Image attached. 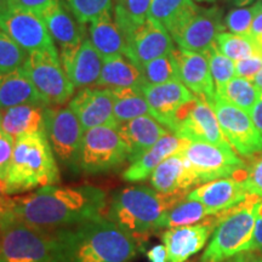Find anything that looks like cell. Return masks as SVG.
<instances>
[{"mask_svg": "<svg viewBox=\"0 0 262 262\" xmlns=\"http://www.w3.org/2000/svg\"><path fill=\"white\" fill-rule=\"evenodd\" d=\"M147 85L142 68L126 55L103 58V67L96 86L104 89L141 88Z\"/></svg>", "mask_w": 262, "mask_h": 262, "instance_id": "obj_28", "label": "cell"}, {"mask_svg": "<svg viewBox=\"0 0 262 262\" xmlns=\"http://www.w3.org/2000/svg\"><path fill=\"white\" fill-rule=\"evenodd\" d=\"M125 40L126 56L136 62L141 68L149 61L171 54L175 49L168 29L150 17L136 26L126 35Z\"/></svg>", "mask_w": 262, "mask_h": 262, "instance_id": "obj_15", "label": "cell"}, {"mask_svg": "<svg viewBox=\"0 0 262 262\" xmlns=\"http://www.w3.org/2000/svg\"><path fill=\"white\" fill-rule=\"evenodd\" d=\"M66 4L81 26L90 25L104 16L114 15L112 0H66Z\"/></svg>", "mask_w": 262, "mask_h": 262, "instance_id": "obj_36", "label": "cell"}, {"mask_svg": "<svg viewBox=\"0 0 262 262\" xmlns=\"http://www.w3.org/2000/svg\"><path fill=\"white\" fill-rule=\"evenodd\" d=\"M189 141L180 139L176 135L166 134L152 148H149L139 160L131 163L123 172V179L127 182H139L146 180L164 160L173 155L181 153Z\"/></svg>", "mask_w": 262, "mask_h": 262, "instance_id": "obj_25", "label": "cell"}, {"mask_svg": "<svg viewBox=\"0 0 262 262\" xmlns=\"http://www.w3.org/2000/svg\"><path fill=\"white\" fill-rule=\"evenodd\" d=\"M51 38L57 42L61 52L77 49L85 39L84 27L75 19L66 4V0H56L40 12Z\"/></svg>", "mask_w": 262, "mask_h": 262, "instance_id": "obj_23", "label": "cell"}, {"mask_svg": "<svg viewBox=\"0 0 262 262\" xmlns=\"http://www.w3.org/2000/svg\"><path fill=\"white\" fill-rule=\"evenodd\" d=\"M117 130L126 145L129 152L127 160L130 164L139 160L163 136L169 134L162 124L149 116H142L129 122L119 123Z\"/></svg>", "mask_w": 262, "mask_h": 262, "instance_id": "obj_24", "label": "cell"}, {"mask_svg": "<svg viewBox=\"0 0 262 262\" xmlns=\"http://www.w3.org/2000/svg\"><path fill=\"white\" fill-rule=\"evenodd\" d=\"M129 158L126 145L117 127L97 126L84 134L79 170L89 175L112 171Z\"/></svg>", "mask_w": 262, "mask_h": 262, "instance_id": "obj_9", "label": "cell"}, {"mask_svg": "<svg viewBox=\"0 0 262 262\" xmlns=\"http://www.w3.org/2000/svg\"><path fill=\"white\" fill-rule=\"evenodd\" d=\"M106 202V192L94 186L54 185L12 196L11 211L29 225L57 229L102 217Z\"/></svg>", "mask_w": 262, "mask_h": 262, "instance_id": "obj_1", "label": "cell"}, {"mask_svg": "<svg viewBox=\"0 0 262 262\" xmlns=\"http://www.w3.org/2000/svg\"><path fill=\"white\" fill-rule=\"evenodd\" d=\"M152 0H116L114 21L122 31L124 38L136 26L148 18L149 6Z\"/></svg>", "mask_w": 262, "mask_h": 262, "instance_id": "obj_33", "label": "cell"}, {"mask_svg": "<svg viewBox=\"0 0 262 262\" xmlns=\"http://www.w3.org/2000/svg\"><path fill=\"white\" fill-rule=\"evenodd\" d=\"M22 70L49 107L62 106L74 95V85L62 67L57 50L28 54Z\"/></svg>", "mask_w": 262, "mask_h": 262, "instance_id": "obj_8", "label": "cell"}, {"mask_svg": "<svg viewBox=\"0 0 262 262\" xmlns=\"http://www.w3.org/2000/svg\"><path fill=\"white\" fill-rule=\"evenodd\" d=\"M48 107L22 104L3 111L0 127L15 140L32 134H47Z\"/></svg>", "mask_w": 262, "mask_h": 262, "instance_id": "obj_27", "label": "cell"}, {"mask_svg": "<svg viewBox=\"0 0 262 262\" xmlns=\"http://www.w3.org/2000/svg\"><path fill=\"white\" fill-rule=\"evenodd\" d=\"M150 185L163 194H188L193 187L201 183L187 159L182 153H178L157 166L150 175Z\"/></svg>", "mask_w": 262, "mask_h": 262, "instance_id": "obj_22", "label": "cell"}, {"mask_svg": "<svg viewBox=\"0 0 262 262\" xmlns=\"http://www.w3.org/2000/svg\"><path fill=\"white\" fill-rule=\"evenodd\" d=\"M247 163L244 186L250 195L262 199V152L250 157Z\"/></svg>", "mask_w": 262, "mask_h": 262, "instance_id": "obj_41", "label": "cell"}, {"mask_svg": "<svg viewBox=\"0 0 262 262\" xmlns=\"http://www.w3.org/2000/svg\"><path fill=\"white\" fill-rule=\"evenodd\" d=\"M215 95L250 114L255 104L261 98V90H258L251 80L234 77L221 93Z\"/></svg>", "mask_w": 262, "mask_h": 262, "instance_id": "obj_34", "label": "cell"}, {"mask_svg": "<svg viewBox=\"0 0 262 262\" xmlns=\"http://www.w3.org/2000/svg\"><path fill=\"white\" fill-rule=\"evenodd\" d=\"M2 113L3 112H2V111H0V120H2Z\"/></svg>", "mask_w": 262, "mask_h": 262, "instance_id": "obj_55", "label": "cell"}, {"mask_svg": "<svg viewBox=\"0 0 262 262\" xmlns=\"http://www.w3.org/2000/svg\"><path fill=\"white\" fill-rule=\"evenodd\" d=\"M201 185L215 180L233 178L247 169V162L239 158L232 147L205 142H188L182 150Z\"/></svg>", "mask_w": 262, "mask_h": 262, "instance_id": "obj_10", "label": "cell"}, {"mask_svg": "<svg viewBox=\"0 0 262 262\" xmlns=\"http://www.w3.org/2000/svg\"><path fill=\"white\" fill-rule=\"evenodd\" d=\"M222 262H262V255L257 251L244 250Z\"/></svg>", "mask_w": 262, "mask_h": 262, "instance_id": "obj_46", "label": "cell"}, {"mask_svg": "<svg viewBox=\"0 0 262 262\" xmlns=\"http://www.w3.org/2000/svg\"><path fill=\"white\" fill-rule=\"evenodd\" d=\"M251 81H253L254 85L257 88L258 90L262 91V70H261L260 72H258V73H257L256 75H255L254 79L251 80Z\"/></svg>", "mask_w": 262, "mask_h": 262, "instance_id": "obj_52", "label": "cell"}, {"mask_svg": "<svg viewBox=\"0 0 262 262\" xmlns=\"http://www.w3.org/2000/svg\"><path fill=\"white\" fill-rule=\"evenodd\" d=\"M62 67L75 89L96 85L103 67L101 56L90 39L85 38L77 49L60 52Z\"/></svg>", "mask_w": 262, "mask_h": 262, "instance_id": "obj_20", "label": "cell"}, {"mask_svg": "<svg viewBox=\"0 0 262 262\" xmlns=\"http://www.w3.org/2000/svg\"><path fill=\"white\" fill-rule=\"evenodd\" d=\"M0 29L17 42L27 54L57 50L39 12L9 6L0 14Z\"/></svg>", "mask_w": 262, "mask_h": 262, "instance_id": "obj_14", "label": "cell"}, {"mask_svg": "<svg viewBox=\"0 0 262 262\" xmlns=\"http://www.w3.org/2000/svg\"><path fill=\"white\" fill-rule=\"evenodd\" d=\"M262 10V0H257L249 8H238L231 10L224 18L225 27L235 34H249L251 22L255 16Z\"/></svg>", "mask_w": 262, "mask_h": 262, "instance_id": "obj_39", "label": "cell"}, {"mask_svg": "<svg viewBox=\"0 0 262 262\" xmlns=\"http://www.w3.org/2000/svg\"><path fill=\"white\" fill-rule=\"evenodd\" d=\"M216 118L226 140L239 156L250 158L262 152V134L245 111L215 95L212 101Z\"/></svg>", "mask_w": 262, "mask_h": 262, "instance_id": "obj_13", "label": "cell"}, {"mask_svg": "<svg viewBox=\"0 0 262 262\" xmlns=\"http://www.w3.org/2000/svg\"><path fill=\"white\" fill-rule=\"evenodd\" d=\"M215 214L217 212H214L211 209L206 208L201 202L185 198L173 205L171 209H169L162 221V228H173L202 224Z\"/></svg>", "mask_w": 262, "mask_h": 262, "instance_id": "obj_31", "label": "cell"}, {"mask_svg": "<svg viewBox=\"0 0 262 262\" xmlns=\"http://www.w3.org/2000/svg\"><path fill=\"white\" fill-rule=\"evenodd\" d=\"M142 90L152 110L153 118L169 130H171L179 111L195 97V95L181 81H169L156 85L147 84Z\"/></svg>", "mask_w": 262, "mask_h": 262, "instance_id": "obj_19", "label": "cell"}, {"mask_svg": "<svg viewBox=\"0 0 262 262\" xmlns=\"http://www.w3.org/2000/svg\"><path fill=\"white\" fill-rule=\"evenodd\" d=\"M22 104L49 107L22 67L6 72L0 71V111L3 112Z\"/></svg>", "mask_w": 262, "mask_h": 262, "instance_id": "obj_26", "label": "cell"}, {"mask_svg": "<svg viewBox=\"0 0 262 262\" xmlns=\"http://www.w3.org/2000/svg\"><path fill=\"white\" fill-rule=\"evenodd\" d=\"M12 208V196H10L5 191L4 182L0 181V216L5 212L11 211Z\"/></svg>", "mask_w": 262, "mask_h": 262, "instance_id": "obj_48", "label": "cell"}, {"mask_svg": "<svg viewBox=\"0 0 262 262\" xmlns=\"http://www.w3.org/2000/svg\"><path fill=\"white\" fill-rule=\"evenodd\" d=\"M142 72L145 75L146 83L150 85L164 84L169 83V81H181L178 64H176L172 52L142 66Z\"/></svg>", "mask_w": 262, "mask_h": 262, "instance_id": "obj_37", "label": "cell"}, {"mask_svg": "<svg viewBox=\"0 0 262 262\" xmlns=\"http://www.w3.org/2000/svg\"><path fill=\"white\" fill-rule=\"evenodd\" d=\"M27 57V52L0 29V71L6 72L21 68Z\"/></svg>", "mask_w": 262, "mask_h": 262, "instance_id": "obj_38", "label": "cell"}, {"mask_svg": "<svg viewBox=\"0 0 262 262\" xmlns=\"http://www.w3.org/2000/svg\"><path fill=\"white\" fill-rule=\"evenodd\" d=\"M173 57L179 68L181 83L195 96L203 97L212 104L215 97V85L212 80L208 60L202 52L185 49H173Z\"/></svg>", "mask_w": 262, "mask_h": 262, "instance_id": "obj_21", "label": "cell"}, {"mask_svg": "<svg viewBox=\"0 0 262 262\" xmlns=\"http://www.w3.org/2000/svg\"><path fill=\"white\" fill-rule=\"evenodd\" d=\"M150 262H166V250L164 245H156L147 253Z\"/></svg>", "mask_w": 262, "mask_h": 262, "instance_id": "obj_49", "label": "cell"}, {"mask_svg": "<svg viewBox=\"0 0 262 262\" xmlns=\"http://www.w3.org/2000/svg\"><path fill=\"white\" fill-rule=\"evenodd\" d=\"M225 211L217 212L202 224L169 228L164 232L163 243L168 262H185L202 250Z\"/></svg>", "mask_w": 262, "mask_h": 262, "instance_id": "obj_16", "label": "cell"}, {"mask_svg": "<svg viewBox=\"0 0 262 262\" xmlns=\"http://www.w3.org/2000/svg\"><path fill=\"white\" fill-rule=\"evenodd\" d=\"M56 0H9L10 6H16V8H21L26 10H32V11L40 12L48 6H50L52 3Z\"/></svg>", "mask_w": 262, "mask_h": 262, "instance_id": "obj_45", "label": "cell"}, {"mask_svg": "<svg viewBox=\"0 0 262 262\" xmlns=\"http://www.w3.org/2000/svg\"><path fill=\"white\" fill-rule=\"evenodd\" d=\"M261 97H262V91H261Z\"/></svg>", "mask_w": 262, "mask_h": 262, "instance_id": "obj_56", "label": "cell"}, {"mask_svg": "<svg viewBox=\"0 0 262 262\" xmlns=\"http://www.w3.org/2000/svg\"><path fill=\"white\" fill-rule=\"evenodd\" d=\"M173 135L189 142H205L220 147H232L226 140L211 103L203 97L185 104L176 114L171 130Z\"/></svg>", "mask_w": 262, "mask_h": 262, "instance_id": "obj_11", "label": "cell"}, {"mask_svg": "<svg viewBox=\"0 0 262 262\" xmlns=\"http://www.w3.org/2000/svg\"><path fill=\"white\" fill-rule=\"evenodd\" d=\"M16 140L0 127V181L4 182L8 176Z\"/></svg>", "mask_w": 262, "mask_h": 262, "instance_id": "obj_42", "label": "cell"}, {"mask_svg": "<svg viewBox=\"0 0 262 262\" xmlns=\"http://www.w3.org/2000/svg\"><path fill=\"white\" fill-rule=\"evenodd\" d=\"M249 250L257 251L262 255V199L256 206V221H255L254 233L249 245Z\"/></svg>", "mask_w": 262, "mask_h": 262, "instance_id": "obj_44", "label": "cell"}, {"mask_svg": "<svg viewBox=\"0 0 262 262\" xmlns=\"http://www.w3.org/2000/svg\"><path fill=\"white\" fill-rule=\"evenodd\" d=\"M195 2H203V3H215L217 0H195Z\"/></svg>", "mask_w": 262, "mask_h": 262, "instance_id": "obj_54", "label": "cell"}, {"mask_svg": "<svg viewBox=\"0 0 262 262\" xmlns=\"http://www.w3.org/2000/svg\"><path fill=\"white\" fill-rule=\"evenodd\" d=\"M250 116H251V118H253L255 125L257 126V129L260 130V133L262 134V97L257 101L256 104L254 106Z\"/></svg>", "mask_w": 262, "mask_h": 262, "instance_id": "obj_50", "label": "cell"}, {"mask_svg": "<svg viewBox=\"0 0 262 262\" xmlns=\"http://www.w3.org/2000/svg\"><path fill=\"white\" fill-rule=\"evenodd\" d=\"M215 44L220 52L234 62L262 54L261 45L249 34L222 32L216 38Z\"/></svg>", "mask_w": 262, "mask_h": 262, "instance_id": "obj_32", "label": "cell"}, {"mask_svg": "<svg viewBox=\"0 0 262 262\" xmlns=\"http://www.w3.org/2000/svg\"><path fill=\"white\" fill-rule=\"evenodd\" d=\"M54 262H131L139 242L110 219L98 217L51 232Z\"/></svg>", "mask_w": 262, "mask_h": 262, "instance_id": "obj_2", "label": "cell"}, {"mask_svg": "<svg viewBox=\"0 0 262 262\" xmlns=\"http://www.w3.org/2000/svg\"><path fill=\"white\" fill-rule=\"evenodd\" d=\"M0 262H54L51 231L5 212L0 216Z\"/></svg>", "mask_w": 262, "mask_h": 262, "instance_id": "obj_6", "label": "cell"}, {"mask_svg": "<svg viewBox=\"0 0 262 262\" xmlns=\"http://www.w3.org/2000/svg\"><path fill=\"white\" fill-rule=\"evenodd\" d=\"M193 2L194 0H152L148 17L156 19L166 28Z\"/></svg>", "mask_w": 262, "mask_h": 262, "instance_id": "obj_40", "label": "cell"}, {"mask_svg": "<svg viewBox=\"0 0 262 262\" xmlns=\"http://www.w3.org/2000/svg\"><path fill=\"white\" fill-rule=\"evenodd\" d=\"M245 170L233 178L203 183L199 187L192 189L186 195V199L201 202L214 212L229 210L250 196L244 186Z\"/></svg>", "mask_w": 262, "mask_h": 262, "instance_id": "obj_18", "label": "cell"}, {"mask_svg": "<svg viewBox=\"0 0 262 262\" xmlns=\"http://www.w3.org/2000/svg\"><path fill=\"white\" fill-rule=\"evenodd\" d=\"M88 31L90 41L103 58L126 55V40L114 21L113 15L104 16L91 22Z\"/></svg>", "mask_w": 262, "mask_h": 262, "instance_id": "obj_29", "label": "cell"}, {"mask_svg": "<svg viewBox=\"0 0 262 262\" xmlns=\"http://www.w3.org/2000/svg\"><path fill=\"white\" fill-rule=\"evenodd\" d=\"M166 29L180 49L204 52L215 44L226 27L220 8H203L193 2Z\"/></svg>", "mask_w": 262, "mask_h": 262, "instance_id": "obj_7", "label": "cell"}, {"mask_svg": "<svg viewBox=\"0 0 262 262\" xmlns=\"http://www.w3.org/2000/svg\"><path fill=\"white\" fill-rule=\"evenodd\" d=\"M260 201L250 195L242 204L224 212L214 228L202 262H222L241 251L249 250L256 221V206Z\"/></svg>", "mask_w": 262, "mask_h": 262, "instance_id": "obj_5", "label": "cell"}, {"mask_svg": "<svg viewBox=\"0 0 262 262\" xmlns=\"http://www.w3.org/2000/svg\"><path fill=\"white\" fill-rule=\"evenodd\" d=\"M262 70V54L235 61V77L253 80L254 77Z\"/></svg>", "mask_w": 262, "mask_h": 262, "instance_id": "obj_43", "label": "cell"}, {"mask_svg": "<svg viewBox=\"0 0 262 262\" xmlns=\"http://www.w3.org/2000/svg\"><path fill=\"white\" fill-rule=\"evenodd\" d=\"M186 195L163 194L147 186H129L113 194L108 219L140 243L156 229L162 228L169 209Z\"/></svg>", "mask_w": 262, "mask_h": 262, "instance_id": "obj_3", "label": "cell"}, {"mask_svg": "<svg viewBox=\"0 0 262 262\" xmlns=\"http://www.w3.org/2000/svg\"><path fill=\"white\" fill-rule=\"evenodd\" d=\"M68 107L78 117L84 131L97 126H118L111 89L84 88L71 98Z\"/></svg>", "mask_w": 262, "mask_h": 262, "instance_id": "obj_17", "label": "cell"}, {"mask_svg": "<svg viewBox=\"0 0 262 262\" xmlns=\"http://www.w3.org/2000/svg\"><path fill=\"white\" fill-rule=\"evenodd\" d=\"M60 181V169L47 134H32L16 140L11 164L4 181L9 195L58 185Z\"/></svg>", "mask_w": 262, "mask_h": 262, "instance_id": "obj_4", "label": "cell"}, {"mask_svg": "<svg viewBox=\"0 0 262 262\" xmlns=\"http://www.w3.org/2000/svg\"><path fill=\"white\" fill-rule=\"evenodd\" d=\"M111 90L114 102V117L118 124L142 116L153 118L152 110L141 88H118Z\"/></svg>", "mask_w": 262, "mask_h": 262, "instance_id": "obj_30", "label": "cell"}, {"mask_svg": "<svg viewBox=\"0 0 262 262\" xmlns=\"http://www.w3.org/2000/svg\"><path fill=\"white\" fill-rule=\"evenodd\" d=\"M232 4L234 6H237V8H244V6H248L250 4H254L256 0H231Z\"/></svg>", "mask_w": 262, "mask_h": 262, "instance_id": "obj_51", "label": "cell"}, {"mask_svg": "<svg viewBox=\"0 0 262 262\" xmlns=\"http://www.w3.org/2000/svg\"><path fill=\"white\" fill-rule=\"evenodd\" d=\"M85 131L70 107L47 110V136L58 160L71 169L79 171L80 150Z\"/></svg>", "mask_w": 262, "mask_h": 262, "instance_id": "obj_12", "label": "cell"}, {"mask_svg": "<svg viewBox=\"0 0 262 262\" xmlns=\"http://www.w3.org/2000/svg\"><path fill=\"white\" fill-rule=\"evenodd\" d=\"M202 54L208 60L215 85V94L221 93L226 85L235 77V62L220 52L216 44L211 45L208 50Z\"/></svg>", "mask_w": 262, "mask_h": 262, "instance_id": "obj_35", "label": "cell"}, {"mask_svg": "<svg viewBox=\"0 0 262 262\" xmlns=\"http://www.w3.org/2000/svg\"><path fill=\"white\" fill-rule=\"evenodd\" d=\"M249 35L254 38L258 44L261 45L262 42V10L258 14L255 16L253 22H251L250 31H249Z\"/></svg>", "mask_w": 262, "mask_h": 262, "instance_id": "obj_47", "label": "cell"}, {"mask_svg": "<svg viewBox=\"0 0 262 262\" xmlns=\"http://www.w3.org/2000/svg\"><path fill=\"white\" fill-rule=\"evenodd\" d=\"M10 6V3L9 0H0V14L2 12H4L6 9H8Z\"/></svg>", "mask_w": 262, "mask_h": 262, "instance_id": "obj_53", "label": "cell"}]
</instances>
